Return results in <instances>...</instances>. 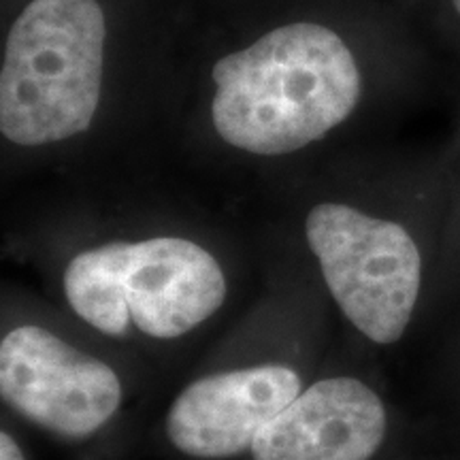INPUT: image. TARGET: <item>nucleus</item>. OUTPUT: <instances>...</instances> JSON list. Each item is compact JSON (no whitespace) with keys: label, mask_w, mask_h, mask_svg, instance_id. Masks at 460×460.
<instances>
[{"label":"nucleus","mask_w":460,"mask_h":460,"mask_svg":"<svg viewBox=\"0 0 460 460\" xmlns=\"http://www.w3.org/2000/svg\"><path fill=\"white\" fill-rule=\"evenodd\" d=\"M211 122L224 143L254 156H286L324 139L354 113L362 75L331 28H273L211 68Z\"/></svg>","instance_id":"obj_1"},{"label":"nucleus","mask_w":460,"mask_h":460,"mask_svg":"<svg viewBox=\"0 0 460 460\" xmlns=\"http://www.w3.org/2000/svg\"><path fill=\"white\" fill-rule=\"evenodd\" d=\"M62 296L107 341H181L222 312L228 278L214 252L180 234L115 239L77 252Z\"/></svg>","instance_id":"obj_2"},{"label":"nucleus","mask_w":460,"mask_h":460,"mask_svg":"<svg viewBox=\"0 0 460 460\" xmlns=\"http://www.w3.org/2000/svg\"><path fill=\"white\" fill-rule=\"evenodd\" d=\"M107 17L99 0H31L4 43L0 132L20 147L82 135L105 75Z\"/></svg>","instance_id":"obj_3"},{"label":"nucleus","mask_w":460,"mask_h":460,"mask_svg":"<svg viewBox=\"0 0 460 460\" xmlns=\"http://www.w3.org/2000/svg\"><path fill=\"white\" fill-rule=\"evenodd\" d=\"M305 239L326 290L358 335L394 345L410 331L422 295L418 241L401 222L322 200L305 217Z\"/></svg>","instance_id":"obj_4"},{"label":"nucleus","mask_w":460,"mask_h":460,"mask_svg":"<svg viewBox=\"0 0 460 460\" xmlns=\"http://www.w3.org/2000/svg\"><path fill=\"white\" fill-rule=\"evenodd\" d=\"M0 399L7 410L65 444L96 439L124 411L128 386L107 356L49 322H4Z\"/></svg>","instance_id":"obj_5"},{"label":"nucleus","mask_w":460,"mask_h":460,"mask_svg":"<svg viewBox=\"0 0 460 460\" xmlns=\"http://www.w3.org/2000/svg\"><path fill=\"white\" fill-rule=\"evenodd\" d=\"M312 382L292 352L234 358L199 373L172 396L163 435L190 460H233L250 454L256 437Z\"/></svg>","instance_id":"obj_6"},{"label":"nucleus","mask_w":460,"mask_h":460,"mask_svg":"<svg viewBox=\"0 0 460 460\" xmlns=\"http://www.w3.org/2000/svg\"><path fill=\"white\" fill-rule=\"evenodd\" d=\"M390 407L354 373L315 377L261 430L250 460H377L390 439Z\"/></svg>","instance_id":"obj_7"},{"label":"nucleus","mask_w":460,"mask_h":460,"mask_svg":"<svg viewBox=\"0 0 460 460\" xmlns=\"http://www.w3.org/2000/svg\"><path fill=\"white\" fill-rule=\"evenodd\" d=\"M0 460H28L24 447L7 427L0 430Z\"/></svg>","instance_id":"obj_8"},{"label":"nucleus","mask_w":460,"mask_h":460,"mask_svg":"<svg viewBox=\"0 0 460 460\" xmlns=\"http://www.w3.org/2000/svg\"><path fill=\"white\" fill-rule=\"evenodd\" d=\"M452 3H454V9H456L458 15H460V0H452Z\"/></svg>","instance_id":"obj_9"}]
</instances>
